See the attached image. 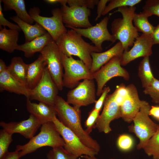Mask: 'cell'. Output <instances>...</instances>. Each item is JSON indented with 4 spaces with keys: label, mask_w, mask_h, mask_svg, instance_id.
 Returning <instances> with one entry per match:
<instances>
[{
    "label": "cell",
    "mask_w": 159,
    "mask_h": 159,
    "mask_svg": "<svg viewBox=\"0 0 159 159\" xmlns=\"http://www.w3.org/2000/svg\"><path fill=\"white\" fill-rule=\"evenodd\" d=\"M54 106L60 121L77 135L85 145L98 153L100 150L99 144L82 128L80 109L71 106L58 95L56 97Z\"/></svg>",
    "instance_id": "6da1fadb"
},
{
    "label": "cell",
    "mask_w": 159,
    "mask_h": 159,
    "mask_svg": "<svg viewBox=\"0 0 159 159\" xmlns=\"http://www.w3.org/2000/svg\"><path fill=\"white\" fill-rule=\"evenodd\" d=\"M82 37L71 29L61 35L55 42L62 53L68 57H77L90 69L92 62L91 54L101 52Z\"/></svg>",
    "instance_id": "7a4b0ae2"
},
{
    "label": "cell",
    "mask_w": 159,
    "mask_h": 159,
    "mask_svg": "<svg viewBox=\"0 0 159 159\" xmlns=\"http://www.w3.org/2000/svg\"><path fill=\"white\" fill-rule=\"evenodd\" d=\"M136 8L135 6L120 7L109 14V16L117 12L122 14V18H117L113 21L111 30L113 37L121 42L124 51L128 50L129 47L133 46L136 39L139 36L132 23Z\"/></svg>",
    "instance_id": "3957f363"
},
{
    "label": "cell",
    "mask_w": 159,
    "mask_h": 159,
    "mask_svg": "<svg viewBox=\"0 0 159 159\" xmlns=\"http://www.w3.org/2000/svg\"><path fill=\"white\" fill-rule=\"evenodd\" d=\"M64 141L57 129L53 122L42 125L39 132L29 139L24 145H18L15 150L19 151L21 158L32 153L38 149L45 146L53 148L64 147Z\"/></svg>",
    "instance_id": "277c9868"
},
{
    "label": "cell",
    "mask_w": 159,
    "mask_h": 159,
    "mask_svg": "<svg viewBox=\"0 0 159 159\" xmlns=\"http://www.w3.org/2000/svg\"><path fill=\"white\" fill-rule=\"evenodd\" d=\"M151 107L146 101L133 119V124L128 127L129 131L134 133L139 139L137 147L138 150L143 148L159 127V125L155 123L149 117Z\"/></svg>",
    "instance_id": "5b68a950"
},
{
    "label": "cell",
    "mask_w": 159,
    "mask_h": 159,
    "mask_svg": "<svg viewBox=\"0 0 159 159\" xmlns=\"http://www.w3.org/2000/svg\"><path fill=\"white\" fill-rule=\"evenodd\" d=\"M62 56L64 70L63 87L72 89L81 80L93 79L92 73L82 61L74 59L72 56L68 57L62 53Z\"/></svg>",
    "instance_id": "8992f818"
},
{
    "label": "cell",
    "mask_w": 159,
    "mask_h": 159,
    "mask_svg": "<svg viewBox=\"0 0 159 159\" xmlns=\"http://www.w3.org/2000/svg\"><path fill=\"white\" fill-rule=\"evenodd\" d=\"M47 64L49 72L58 89L63 87V67L62 52L56 42L53 40L40 52Z\"/></svg>",
    "instance_id": "52a82bcc"
},
{
    "label": "cell",
    "mask_w": 159,
    "mask_h": 159,
    "mask_svg": "<svg viewBox=\"0 0 159 159\" xmlns=\"http://www.w3.org/2000/svg\"><path fill=\"white\" fill-rule=\"evenodd\" d=\"M39 8L34 6L30 9L29 13L34 21L41 25L56 41L58 38L67 30L62 21L61 9L54 8L51 11L52 16H43L40 15Z\"/></svg>",
    "instance_id": "ba28073f"
},
{
    "label": "cell",
    "mask_w": 159,
    "mask_h": 159,
    "mask_svg": "<svg viewBox=\"0 0 159 159\" xmlns=\"http://www.w3.org/2000/svg\"><path fill=\"white\" fill-rule=\"evenodd\" d=\"M121 57L117 56L113 57L99 70L92 73L93 79L95 80L97 84V96H100L104 86L112 78L119 77L126 80H129V73L121 66Z\"/></svg>",
    "instance_id": "9c48e42d"
},
{
    "label": "cell",
    "mask_w": 159,
    "mask_h": 159,
    "mask_svg": "<svg viewBox=\"0 0 159 159\" xmlns=\"http://www.w3.org/2000/svg\"><path fill=\"white\" fill-rule=\"evenodd\" d=\"M52 122L63 139L65 143L64 148L67 152L78 158L83 155L93 157L98 154L85 145L77 135L64 125L57 117Z\"/></svg>",
    "instance_id": "30bf717a"
},
{
    "label": "cell",
    "mask_w": 159,
    "mask_h": 159,
    "mask_svg": "<svg viewBox=\"0 0 159 159\" xmlns=\"http://www.w3.org/2000/svg\"><path fill=\"white\" fill-rule=\"evenodd\" d=\"M96 91L93 79H86L80 82L75 88L69 90L67 94V102L80 109L95 103Z\"/></svg>",
    "instance_id": "8fae6325"
},
{
    "label": "cell",
    "mask_w": 159,
    "mask_h": 159,
    "mask_svg": "<svg viewBox=\"0 0 159 159\" xmlns=\"http://www.w3.org/2000/svg\"><path fill=\"white\" fill-rule=\"evenodd\" d=\"M58 90L46 66L39 82L33 89L29 90L27 99L35 100L54 105Z\"/></svg>",
    "instance_id": "7c38bea8"
},
{
    "label": "cell",
    "mask_w": 159,
    "mask_h": 159,
    "mask_svg": "<svg viewBox=\"0 0 159 159\" xmlns=\"http://www.w3.org/2000/svg\"><path fill=\"white\" fill-rule=\"evenodd\" d=\"M61 5L62 21L66 27L85 29L92 26L89 19L90 9L86 7H70L64 3Z\"/></svg>",
    "instance_id": "4fadbf2b"
},
{
    "label": "cell",
    "mask_w": 159,
    "mask_h": 159,
    "mask_svg": "<svg viewBox=\"0 0 159 159\" xmlns=\"http://www.w3.org/2000/svg\"><path fill=\"white\" fill-rule=\"evenodd\" d=\"M109 18L106 16L94 26L85 29L71 27L82 36L89 39L101 52L103 49L102 44L105 41L113 43L116 41L107 28Z\"/></svg>",
    "instance_id": "5bb4252c"
},
{
    "label": "cell",
    "mask_w": 159,
    "mask_h": 159,
    "mask_svg": "<svg viewBox=\"0 0 159 159\" xmlns=\"http://www.w3.org/2000/svg\"><path fill=\"white\" fill-rule=\"evenodd\" d=\"M113 92L108 95L105 100L103 110L99 115L95 126L100 132L106 134L111 132L110 122L121 117L120 107L115 100Z\"/></svg>",
    "instance_id": "9a60e30c"
},
{
    "label": "cell",
    "mask_w": 159,
    "mask_h": 159,
    "mask_svg": "<svg viewBox=\"0 0 159 159\" xmlns=\"http://www.w3.org/2000/svg\"><path fill=\"white\" fill-rule=\"evenodd\" d=\"M153 45L151 36L142 34L136 39L130 50L124 51L120 57L121 65L125 66L140 57H149Z\"/></svg>",
    "instance_id": "2e32d148"
},
{
    "label": "cell",
    "mask_w": 159,
    "mask_h": 159,
    "mask_svg": "<svg viewBox=\"0 0 159 159\" xmlns=\"http://www.w3.org/2000/svg\"><path fill=\"white\" fill-rule=\"evenodd\" d=\"M41 125L40 122L31 114L27 119L19 122H0V126L8 132L12 134L18 133L29 139L34 136Z\"/></svg>",
    "instance_id": "e0dca14e"
},
{
    "label": "cell",
    "mask_w": 159,
    "mask_h": 159,
    "mask_svg": "<svg viewBox=\"0 0 159 159\" xmlns=\"http://www.w3.org/2000/svg\"><path fill=\"white\" fill-rule=\"evenodd\" d=\"M126 87L128 96L120 107L121 117L125 121L130 123L132 121L146 101L140 99L137 88L133 84H130Z\"/></svg>",
    "instance_id": "ac0fdd59"
},
{
    "label": "cell",
    "mask_w": 159,
    "mask_h": 159,
    "mask_svg": "<svg viewBox=\"0 0 159 159\" xmlns=\"http://www.w3.org/2000/svg\"><path fill=\"white\" fill-rule=\"evenodd\" d=\"M26 106L28 112L34 116L42 125L52 122L56 117L54 105L42 102L38 103L32 102L30 100L27 99Z\"/></svg>",
    "instance_id": "d6986e66"
},
{
    "label": "cell",
    "mask_w": 159,
    "mask_h": 159,
    "mask_svg": "<svg viewBox=\"0 0 159 159\" xmlns=\"http://www.w3.org/2000/svg\"><path fill=\"white\" fill-rule=\"evenodd\" d=\"M124 51L122 44L119 41L105 52H92L91 54L92 62L90 69L91 72L92 73L96 72L113 57L121 56Z\"/></svg>",
    "instance_id": "ffe728a7"
},
{
    "label": "cell",
    "mask_w": 159,
    "mask_h": 159,
    "mask_svg": "<svg viewBox=\"0 0 159 159\" xmlns=\"http://www.w3.org/2000/svg\"><path fill=\"white\" fill-rule=\"evenodd\" d=\"M29 89L17 80L8 72L7 69L0 73V91H6L22 95L28 99Z\"/></svg>",
    "instance_id": "44dd1931"
},
{
    "label": "cell",
    "mask_w": 159,
    "mask_h": 159,
    "mask_svg": "<svg viewBox=\"0 0 159 159\" xmlns=\"http://www.w3.org/2000/svg\"><path fill=\"white\" fill-rule=\"evenodd\" d=\"M46 66V63L41 54L34 61L28 64L26 83L28 89L32 90L37 85Z\"/></svg>",
    "instance_id": "7402d4cb"
},
{
    "label": "cell",
    "mask_w": 159,
    "mask_h": 159,
    "mask_svg": "<svg viewBox=\"0 0 159 159\" xmlns=\"http://www.w3.org/2000/svg\"><path fill=\"white\" fill-rule=\"evenodd\" d=\"M53 40L52 36L47 32L29 42L19 45L17 50L23 52L25 57L30 58L32 57L36 52H40L47 45Z\"/></svg>",
    "instance_id": "603a6c76"
},
{
    "label": "cell",
    "mask_w": 159,
    "mask_h": 159,
    "mask_svg": "<svg viewBox=\"0 0 159 159\" xmlns=\"http://www.w3.org/2000/svg\"><path fill=\"white\" fill-rule=\"evenodd\" d=\"M10 19L15 22L23 32L25 38V42H29L47 32L37 23L34 25L29 24L22 20L17 16L11 17Z\"/></svg>",
    "instance_id": "cb8c5ba5"
},
{
    "label": "cell",
    "mask_w": 159,
    "mask_h": 159,
    "mask_svg": "<svg viewBox=\"0 0 159 159\" xmlns=\"http://www.w3.org/2000/svg\"><path fill=\"white\" fill-rule=\"evenodd\" d=\"M0 49L11 53L18 46V31L0 26Z\"/></svg>",
    "instance_id": "d4e9b609"
},
{
    "label": "cell",
    "mask_w": 159,
    "mask_h": 159,
    "mask_svg": "<svg viewBox=\"0 0 159 159\" xmlns=\"http://www.w3.org/2000/svg\"><path fill=\"white\" fill-rule=\"evenodd\" d=\"M28 64L25 63L20 57H15L11 59L7 70L9 73L20 82L26 85Z\"/></svg>",
    "instance_id": "484cf974"
},
{
    "label": "cell",
    "mask_w": 159,
    "mask_h": 159,
    "mask_svg": "<svg viewBox=\"0 0 159 159\" xmlns=\"http://www.w3.org/2000/svg\"><path fill=\"white\" fill-rule=\"evenodd\" d=\"M5 11L13 10L17 16L24 21L32 24L34 21L26 9L24 0H2Z\"/></svg>",
    "instance_id": "4316f807"
},
{
    "label": "cell",
    "mask_w": 159,
    "mask_h": 159,
    "mask_svg": "<svg viewBox=\"0 0 159 159\" xmlns=\"http://www.w3.org/2000/svg\"><path fill=\"white\" fill-rule=\"evenodd\" d=\"M150 16L146 13L142 11L140 13H135L133 21L134 26L138 31L143 34L152 35L155 26L151 24L148 20Z\"/></svg>",
    "instance_id": "83f0119b"
},
{
    "label": "cell",
    "mask_w": 159,
    "mask_h": 159,
    "mask_svg": "<svg viewBox=\"0 0 159 159\" xmlns=\"http://www.w3.org/2000/svg\"><path fill=\"white\" fill-rule=\"evenodd\" d=\"M138 71V75L142 87L145 88L154 78L150 67L149 57L143 58L139 64Z\"/></svg>",
    "instance_id": "f1b7e54d"
},
{
    "label": "cell",
    "mask_w": 159,
    "mask_h": 159,
    "mask_svg": "<svg viewBox=\"0 0 159 159\" xmlns=\"http://www.w3.org/2000/svg\"><path fill=\"white\" fill-rule=\"evenodd\" d=\"M143 149L148 156H152L153 159H159V127Z\"/></svg>",
    "instance_id": "f546056e"
},
{
    "label": "cell",
    "mask_w": 159,
    "mask_h": 159,
    "mask_svg": "<svg viewBox=\"0 0 159 159\" xmlns=\"http://www.w3.org/2000/svg\"><path fill=\"white\" fill-rule=\"evenodd\" d=\"M48 159H77L78 157L66 151L62 146L53 148L47 154Z\"/></svg>",
    "instance_id": "4dcf8cb0"
},
{
    "label": "cell",
    "mask_w": 159,
    "mask_h": 159,
    "mask_svg": "<svg viewBox=\"0 0 159 159\" xmlns=\"http://www.w3.org/2000/svg\"><path fill=\"white\" fill-rule=\"evenodd\" d=\"M142 0H111L106 6L103 12L102 15L104 16L107 14L112 9L122 7L129 6H134L139 4Z\"/></svg>",
    "instance_id": "1f68e13d"
},
{
    "label": "cell",
    "mask_w": 159,
    "mask_h": 159,
    "mask_svg": "<svg viewBox=\"0 0 159 159\" xmlns=\"http://www.w3.org/2000/svg\"><path fill=\"white\" fill-rule=\"evenodd\" d=\"M12 134L4 129L0 131V159L7 153L9 145L13 141Z\"/></svg>",
    "instance_id": "d6a6232c"
},
{
    "label": "cell",
    "mask_w": 159,
    "mask_h": 159,
    "mask_svg": "<svg viewBox=\"0 0 159 159\" xmlns=\"http://www.w3.org/2000/svg\"><path fill=\"white\" fill-rule=\"evenodd\" d=\"M143 92L150 96L153 102L157 104L159 100V80L154 77L150 84L145 88Z\"/></svg>",
    "instance_id": "836d02e7"
},
{
    "label": "cell",
    "mask_w": 159,
    "mask_h": 159,
    "mask_svg": "<svg viewBox=\"0 0 159 159\" xmlns=\"http://www.w3.org/2000/svg\"><path fill=\"white\" fill-rule=\"evenodd\" d=\"M133 140L129 135L125 134L120 135L118 138L117 145L118 148L121 150L127 151L132 148Z\"/></svg>",
    "instance_id": "e575fe53"
},
{
    "label": "cell",
    "mask_w": 159,
    "mask_h": 159,
    "mask_svg": "<svg viewBox=\"0 0 159 159\" xmlns=\"http://www.w3.org/2000/svg\"><path fill=\"white\" fill-rule=\"evenodd\" d=\"M143 12L150 16L155 15L159 17V0H147L143 7Z\"/></svg>",
    "instance_id": "d590c367"
},
{
    "label": "cell",
    "mask_w": 159,
    "mask_h": 159,
    "mask_svg": "<svg viewBox=\"0 0 159 159\" xmlns=\"http://www.w3.org/2000/svg\"><path fill=\"white\" fill-rule=\"evenodd\" d=\"M115 100L121 107L128 96V90L125 85L123 83L117 86L114 92Z\"/></svg>",
    "instance_id": "8d00e7d4"
},
{
    "label": "cell",
    "mask_w": 159,
    "mask_h": 159,
    "mask_svg": "<svg viewBox=\"0 0 159 159\" xmlns=\"http://www.w3.org/2000/svg\"><path fill=\"white\" fill-rule=\"evenodd\" d=\"M100 112L94 108L89 112L88 116L85 122V130L89 134L95 128L97 120L99 115Z\"/></svg>",
    "instance_id": "74e56055"
},
{
    "label": "cell",
    "mask_w": 159,
    "mask_h": 159,
    "mask_svg": "<svg viewBox=\"0 0 159 159\" xmlns=\"http://www.w3.org/2000/svg\"><path fill=\"white\" fill-rule=\"evenodd\" d=\"M97 0H65L69 6H78L86 7L89 9H93L95 5H97Z\"/></svg>",
    "instance_id": "f35d334b"
},
{
    "label": "cell",
    "mask_w": 159,
    "mask_h": 159,
    "mask_svg": "<svg viewBox=\"0 0 159 159\" xmlns=\"http://www.w3.org/2000/svg\"><path fill=\"white\" fill-rule=\"evenodd\" d=\"M1 2V0H0V26H3L4 27H5L7 26L9 29L20 31L21 29L17 24L10 22L4 17Z\"/></svg>",
    "instance_id": "ab89813d"
},
{
    "label": "cell",
    "mask_w": 159,
    "mask_h": 159,
    "mask_svg": "<svg viewBox=\"0 0 159 159\" xmlns=\"http://www.w3.org/2000/svg\"><path fill=\"white\" fill-rule=\"evenodd\" d=\"M110 90V88L108 86L103 88L102 92L98 100H96L95 103V105L94 108V109L100 112L104 103L106 98Z\"/></svg>",
    "instance_id": "60d3db41"
},
{
    "label": "cell",
    "mask_w": 159,
    "mask_h": 159,
    "mask_svg": "<svg viewBox=\"0 0 159 159\" xmlns=\"http://www.w3.org/2000/svg\"><path fill=\"white\" fill-rule=\"evenodd\" d=\"M108 0H100L99 1L97 4V16L95 19V21H97L100 18L102 13L105 9L107 3L109 2Z\"/></svg>",
    "instance_id": "b9f144b4"
},
{
    "label": "cell",
    "mask_w": 159,
    "mask_h": 159,
    "mask_svg": "<svg viewBox=\"0 0 159 159\" xmlns=\"http://www.w3.org/2000/svg\"><path fill=\"white\" fill-rule=\"evenodd\" d=\"M21 158L19 151H8L0 159H19Z\"/></svg>",
    "instance_id": "7bdbcfd3"
},
{
    "label": "cell",
    "mask_w": 159,
    "mask_h": 159,
    "mask_svg": "<svg viewBox=\"0 0 159 159\" xmlns=\"http://www.w3.org/2000/svg\"><path fill=\"white\" fill-rule=\"evenodd\" d=\"M151 36L153 44H159V23L155 26Z\"/></svg>",
    "instance_id": "ee69618b"
},
{
    "label": "cell",
    "mask_w": 159,
    "mask_h": 159,
    "mask_svg": "<svg viewBox=\"0 0 159 159\" xmlns=\"http://www.w3.org/2000/svg\"><path fill=\"white\" fill-rule=\"evenodd\" d=\"M149 115L159 121V106H151L149 110Z\"/></svg>",
    "instance_id": "f6af8a7d"
},
{
    "label": "cell",
    "mask_w": 159,
    "mask_h": 159,
    "mask_svg": "<svg viewBox=\"0 0 159 159\" xmlns=\"http://www.w3.org/2000/svg\"><path fill=\"white\" fill-rule=\"evenodd\" d=\"M7 67L6 66L4 62L2 59H0V73L7 69Z\"/></svg>",
    "instance_id": "bcb514c9"
},
{
    "label": "cell",
    "mask_w": 159,
    "mask_h": 159,
    "mask_svg": "<svg viewBox=\"0 0 159 159\" xmlns=\"http://www.w3.org/2000/svg\"><path fill=\"white\" fill-rule=\"evenodd\" d=\"M44 1L48 3L51 4L58 3V0H46Z\"/></svg>",
    "instance_id": "7dc6e473"
},
{
    "label": "cell",
    "mask_w": 159,
    "mask_h": 159,
    "mask_svg": "<svg viewBox=\"0 0 159 159\" xmlns=\"http://www.w3.org/2000/svg\"><path fill=\"white\" fill-rule=\"evenodd\" d=\"M81 157L85 158L86 159H100L97 158L95 157V156L93 157H90L87 155H82L81 156ZM110 159H115L114 158H111Z\"/></svg>",
    "instance_id": "c3c4849f"
},
{
    "label": "cell",
    "mask_w": 159,
    "mask_h": 159,
    "mask_svg": "<svg viewBox=\"0 0 159 159\" xmlns=\"http://www.w3.org/2000/svg\"><path fill=\"white\" fill-rule=\"evenodd\" d=\"M157 104H159V100L158 101V103H157Z\"/></svg>",
    "instance_id": "681fc988"
}]
</instances>
